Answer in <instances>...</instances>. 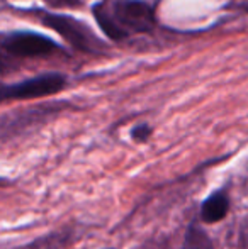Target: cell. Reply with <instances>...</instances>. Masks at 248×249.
I'll return each instance as SVG.
<instances>
[{
    "mask_svg": "<svg viewBox=\"0 0 248 249\" xmlns=\"http://www.w3.org/2000/svg\"><path fill=\"white\" fill-rule=\"evenodd\" d=\"M97 26L114 43L138 34H150L156 27L155 5L148 0H102L92 7Z\"/></svg>",
    "mask_w": 248,
    "mask_h": 249,
    "instance_id": "1",
    "label": "cell"
},
{
    "mask_svg": "<svg viewBox=\"0 0 248 249\" xmlns=\"http://www.w3.org/2000/svg\"><path fill=\"white\" fill-rule=\"evenodd\" d=\"M34 14L39 16L41 24L53 29L58 36L63 37L76 51L87 53V54L92 56L106 51V46H104L102 41L82 20L75 19L72 16H65V14L44 12V10H34Z\"/></svg>",
    "mask_w": 248,
    "mask_h": 249,
    "instance_id": "2",
    "label": "cell"
},
{
    "mask_svg": "<svg viewBox=\"0 0 248 249\" xmlns=\"http://www.w3.org/2000/svg\"><path fill=\"white\" fill-rule=\"evenodd\" d=\"M2 51L12 58H46L63 51L51 37L34 31H12L2 36Z\"/></svg>",
    "mask_w": 248,
    "mask_h": 249,
    "instance_id": "3",
    "label": "cell"
},
{
    "mask_svg": "<svg viewBox=\"0 0 248 249\" xmlns=\"http://www.w3.org/2000/svg\"><path fill=\"white\" fill-rule=\"evenodd\" d=\"M66 87V76L63 73L50 71L43 75L33 76V78L22 80V82L10 83L2 87V100H31L50 97L60 93Z\"/></svg>",
    "mask_w": 248,
    "mask_h": 249,
    "instance_id": "4",
    "label": "cell"
},
{
    "mask_svg": "<svg viewBox=\"0 0 248 249\" xmlns=\"http://www.w3.org/2000/svg\"><path fill=\"white\" fill-rule=\"evenodd\" d=\"M229 212V197L225 190L211 194L201 205V219L206 224H216Z\"/></svg>",
    "mask_w": 248,
    "mask_h": 249,
    "instance_id": "5",
    "label": "cell"
},
{
    "mask_svg": "<svg viewBox=\"0 0 248 249\" xmlns=\"http://www.w3.org/2000/svg\"><path fill=\"white\" fill-rule=\"evenodd\" d=\"M182 249H212V241L197 224H191L184 237Z\"/></svg>",
    "mask_w": 248,
    "mask_h": 249,
    "instance_id": "6",
    "label": "cell"
},
{
    "mask_svg": "<svg viewBox=\"0 0 248 249\" xmlns=\"http://www.w3.org/2000/svg\"><path fill=\"white\" fill-rule=\"evenodd\" d=\"M152 132L153 131L148 124H138L133 127L131 138H133V141H136V142H146L150 139V136H152Z\"/></svg>",
    "mask_w": 248,
    "mask_h": 249,
    "instance_id": "7",
    "label": "cell"
},
{
    "mask_svg": "<svg viewBox=\"0 0 248 249\" xmlns=\"http://www.w3.org/2000/svg\"><path fill=\"white\" fill-rule=\"evenodd\" d=\"M44 3L53 9H80L82 0H44Z\"/></svg>",
    "mask_w": 248,
    "mask_h": 249,
    "instance_id": "8",
    "label": "cell"
}]
</instances>
